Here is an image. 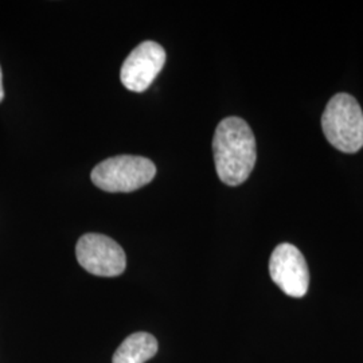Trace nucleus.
Listing matches in <instances>:
<instances>
[{"mask_svg": "<svg viewBox=\"0 0 363 363\" xmlns=\"http://www.w3.org/2000/svg\"><path fill=\"white\" fill-rule=\"evenodd\" d=\"M213 154L220 182L240 186L247 181L257 160L256 139L247 121L240 117L223 118L214 133Z\"/></svg>", "mask_w": 363, "mask_h": 363, "instance_id": "f257e3e1", "label": "nucleus"}, {"mask_svg": "<svg viewBox=\"0 0 363 363\" xmlns=\"http://www.w3.org/2000/svg\"><path fill=\"white\" fill-rule=\"evenodd\" d=\"M325 139L346 154H355L363 147V112L355 97L337 93L325 106L322 116Z\"/></svg>", "mask_w": 363, "mask_h": 363, "instance_id": "f03ea898", "label": "nucleus"}, {"mask_svg": "<svg viewBox=\"0 0 363 363\" xmlns=\"http://www.w3.org/2000/svg\"><path fill=\"white\" fill-rule=\"evenodd\" d=\"M155 164L143 156L109 157L91 171V182L108 193H130L155 178Z\"/></svg>", "mask_w": 363, "mask_h": 363, "instance_id": "7ed1b4c3", "label": "nucleus"}, {"mask_svg": "<svg viewBox=\"0 0 363 363\" xmlns=\"http://www.w3.org/2000/svg\"><path fill=\"white\" fill-rule=\"evenodd\" d=\"M76 256L79 265L94 276L116 277L127 268L123 247L104 234L82 235L78 240Z\"/></svg>", "mask_w": 363, "mask_h": 363, "instance_id": "20e7f679", "label": "nucleus"}, {"mask_svg": "<svg viewBox=\"0 0 363 363\" xmlns=\"http://www.w3.org/2000/svg\"><path fill=\"white\" fill-rule=\"evenodd\" d=\"M273 283L291 298H303L310 286V271L304 256L292 244L274 247L269 259Z\"/></svg>", "mask_w": 363, "mask_h": 363, "instance_id": "39448f33", "label": "nucleus"}, {"mask_svg": "<svg viewBox=\"0 0 363 363\" xmlns=\"http://www.w3.org/2000/svg\"><path fill=\"white\" fill-rule=\"evenodd\" d=\"M166 64L164 49L154 40L135 48L121 67V82L130 91L142 93L150 88Z\"/></svg>", "mask_w": 363, "mask_h": 363, "instance_id": "423d86ee", "label": "nucleus"}, {"mask_svg": "<svg viewBox=\"0 0 363 363\" xmlns=\"http://www.w3.org/2000/svg\"><path fill=\"white\" fill-rule=\"evenodd\" d=\"M157 352V340L148 333H135L120 345L112 362L145 363Z\"/></svg>", "mask_w": 363, "mask_h": 363, "instance_id": "0eeeda50", "label": "nucleus"}, {"mask_svg": "<svg viewBox=\"0 0 363 363\" xmlns=\"http://www.w3.org/2000/svg\"><path fill=\"white\" fill-rule=\"evenodd\" d=\"M4 99V88H3V74H1V67H0V103Z\"/></svg>", "mask_w": 363, "mask_h": 363, "instance_id": "6e6552de", "label": "nucleus"}]
</instances>
